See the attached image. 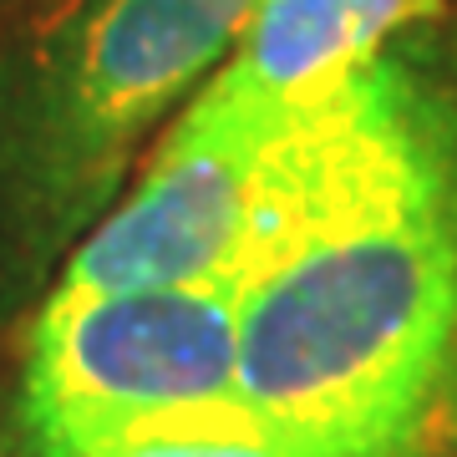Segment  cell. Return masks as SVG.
<instances>
[{"mask_svg": "<svg viewBox=\"0 0 457 457\" xmlns=\"http://www.w3.org/2000/svg\"><path fill=\"white\" fill-rule=\"evenodd\" d=\"M264 132L270 117L234 107L204 82L147 158L143 179L66 260L46 305L168 285H224L249 224Z\"/></svg>", "mask_w": 457, "mask_h": 457, "instance_id": "277c9868", "label": "cell"}, {"mask_svg": "<svg viewBox=\"0 0 457 457\" xmlns=\"http://www.w3.org/2000/svg\"><path fill=\"white\" fill-rule=\"evenodd\" d=\"M254 0H66L0 46V219L36 254L112 209L132 153L234 51Z\"/></svg>", "mask_w": 457, "mask_h": 457, "instance_id": "7a4b0ae2", "label": "cell"}, {"mask_svg": "<svg viewBox=\"0 0 457 457\" xmlns=\"http://www.w3.org/2000/svg\"><path fill=\"white\" fill-rule=\"evenodd\" d=\"M442 5L447 0H254L209 87L275 122L330 97L402 31L442 16Z\"/></svg>", "mask_w": 457, "mask_h": 457, "instance_id": "5b68a950", "label": "cell"}, {"mask_svg": "<svg viewBox=\"0 0 457 457\" xmlns=\"http://www.w3.org/2000/svg\"><path fill=\"white\" fill-rule=\"evenodd\" d=\"M239 305L228 285L122 290L41 305L16 392L26 457H97L179 407L234 396Z\"/></svg>", "mask_w": 457, "mask_h": 457, "instance_id": "3957f363", "label": "cell"}, {"mask_svg": "<svg viewBox=\"0 0 457 457\" xmlns=\"http://www.w3.org/2000/svg\"><path fill=\"white\" fill-rule=\"evenodd\" d=\"M224 285L290 457H411L457 381V107L381 51L270 122Z\"/></svg>", "mask_w": 457, "mask_h": 457, "instance_id": "6da1fadb", "label": "cell"}, {"mask_svg": "<svg viewBox=\"0 0 457 457\" xmlns=\"http://www.w3.org/2000/svg\"><path fill=\"white\" fill-rule=\"evenodd\" d=\"M51 0H0V31L5 26H16V21H26V16H36V11H46Z\"/></svg>", "mask_w": 457, "mask_h": 457, "instance_id": "52a82bcc", "label": "cell"}, {"mask_svg": "<svg viewBox=\"0 0 457 457\" xmlns=\"http://www.w3.org/2000/svg\"><path fill=\"white\" fill-rule=\"evenodd\" d=\"M97 457H290L239 396L179 407L168 417H153L137 432L117 437Z\"/></svg>", "mask_w": 457, "mask_h": 457, "instance_id": "8992f818", "label": "cell"}]
</instances>
